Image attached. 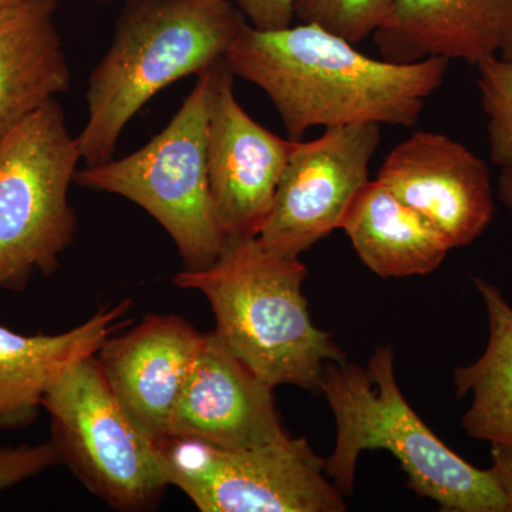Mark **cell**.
<instances>
[{"label":"cell","mask_w":512,"mask_h":512,"mask_svg":"<svg viewBox=\"0 0 512 512\" xmlns=\"http://www.w3.org/2000/svg\"><path fill=\"white\" fill-rule=\"evenodd\" d=\"M248 20L232 0H127L87 87L83 163L111 160L131 119L165 87L225 59Z\"/></svg>","instance_id":"277c9868"},{"label":"cell","mask_w":512,"mask_h":512,"mask_svg":"<svg viewBox=\"0 0 512 512\" xmlns=\"http://www.w3.org/2000/svg\"><path fill=\"white\" fill-rule=\"evenodd\" d=\"M491 460L493 466L490 471L497 481L498 487L503 491L508 504V512H512V444H491Z\"/></svg>","instance_id":"603a6c76"},{"label":"cell","mask_w":512,"mask_h":512,"mask_svg":"<svg viewBox=\"0 0 512 512\" xmlns=\"http://www.w3.org/2000/svg\"><path fill=\"white\" fill-rule=\"evenodd\" d=\"M234 79L222 59L208 119V177L225 238L258 237L296 141L252 119L235 97Z\"/></svg>","instance_id":"30bf717a"},{"label":"cell","mask_w":512,"mask_h":512,"mask_svg":"<svg viewBox=\"0 0 512 512\" xmlns=\"http://www.w3.org/2000/svg\"><path fill=\"white\" fill-rule=\"evenodd\" d=\"M474 285L487 311L488 342L476 362L454 370L457 397H473L461 427L471 439L512 444V306L485 279Z\"/></svg>","instance_id":"ac0fdd59"},{"label":"cell","mask_w":512,"mask_h":512,"mask_svg":"<svg viewBox=\"0 0 512 512\" xmlns=\"http://www.w3.org/2000/svg\"><path fill=\"white\" fill-rule=\"evenodd\" d=\"M306 276L301 259L269 251L258 237H227L210 266L185 268L173 282L207 298L215 333L259 379L318 392L326 363L346 355L313 323Z\"/></svg>","instance_id":"3957f363"},{"label":"cell","mask_w":512,"mask_h":512,"mask_svg":"<svg viewBox=\"0 0 512 512\" xmlns=\"http://www.w3.org/2000/svg\"><path fill=\"white\" fill-rule=\"evenodd\" d=\"M60 463L62 461L52 441L36 446H0V491L39 476Z\"/></svg>","instance_id":"44dd1931"},{"label":"cell","mask_w":512,"mask_h":512,"mask_svg":"<svg viewBox=\"0 0 512 512\" xmlns=\"http://www.w3.org/2000/svg\"><path fill=\"white\" fill-rule=\"evenodd\" d=\"M355 46L308 23L274 30L247 23L224 60L234 76L269 97L293 141L313 127H413L443 86L450 62L394 63Z\"/></svg>","instance_id":"6da1fadb"},{"label":"cell","mask_w":512,"mask_h":512,"mask_svg":"<svg viewBox=\"0 0 512 512\" xmlns=\"http://www.w3.org/2000/svg\"><path fill=\"white\" fill-rule=\"evenodd\" d=\"M92 2H109V0H92Z\"/></svg>","instance_id":"484cf974"},{"label":"cell","mask_w":512,"mask_h":512,"mask_svg":"<svg viewBox=\"0 0 512 512\" xmlns=\"http://www.w3.org/2000/svg\"><path fill=\"white\" fill-rule=\"evenodd\" d=\"M56 10V0H23L0 10V141L70 89Z\"/></svg>","instance_id":"2e32d148"},{"label":"cell","mask_w":512,"mask_h":512,"mask_svg":"<svg viewBox=\"0 0 512 512\" xmlns=\"http://www.w3.org/2000/svg\"><path fill=\"white\" fill-rule=\"evenodd\" d=\"M477 69L491 160L512 171V56L485 60Z\"/></svg>","instance_id":"ffe728a7"},{"label":"cell","mask_w":512,"mask_h":512,"mask_svg":"<svg viewBox=\"0 0 512 512\" xmlns=\"http://www.w3.org/2000/svg\"><path fill=\"white\" fill-rule=\"evenodd\" d=\"M380 127H330L315 140L296 141L258 234L262 247L299 258L340 228L357 192L370 180V164L382 143Z\"/></svg>","instance_id":"9c48e42d"},{"label":"cell","mask_w":512,"mask_h":512,"mask_svg":"<svg viewBox=\"0 0 512 512\" xmlns=\"http://www.w3.org/2000/svg\"><path fill=\"white\" fill-rule=\"evenodd\" d=\"M204 336L177 315H147L124 335H111L96 353L111 392L150 439L160 443Z\"/></svg>","instance_id":"4fadbf2b"},{"label":"cell","mask_w":512,"mask_h":512,"mask_svg":"<svg viewBox=\"0 0 512 512\" xmlns=\"http://www.w3.org/2000/svg\"><path fill=\"white\" fill-rule=\"evenodd\" d=\"M288 434L276 410L274 387L239 360L215 330L205 333L165 439L235 450L264 446Z\"/></svg>","instance_id":"7c38bea8"},{"label":"cell","mask_w":512,"mask_h":512,"mask_svg":"<svg viewBox=\"0 0 512 512\" xmlns=\"http://www.w3.org/2000/svg\"><path fill=\"white\" fill-rule=\"evenodd\" d=\"M376 178L429 220L451 249L473 244L493 221L490 168L446 134L416 131L384 158Z\"/></svg>","instance_id":"8fae6325"},{"label":"cell","mask_w":512,"mask_h":512,"mask_svg":"<svg viewBox=\"0 0 512 512\" xmlns=\"http://www.w3.org/2000/svg\"><path fill=\"white\" fill-rule=\"evenodd\" d=\"M133 302L101 309L82 325L57 335H23L0 325V431L29 427L49 387L86 357L96 355L123 328Z\"/></svg>","instance_id":"9a60e30c"},{"label":"cell","mask_w":512,"mask_h":512,"mask_svg":"<svg viewBox=\"0 0 512 512\" xmlns=\"http://www.w3.org/2000/svg\"><path fill=\"white\" fill-rule=\"evenodd\" d=\"M339 229L360 261L384 279L429 275L451 249L429 220L377 178L357 192Z\"/></svg>","instance_id":"e0dca14e"},{"label":"cell","mask_w":512,"mask_h":512,"mask_svg":"<svg viewBox=\"0 0 512 512\" xmlns=\"http://www.w3.org/2000/svg\"><path fill=\"white\" fill-rule=\"evenodd\" d=\"M60 461L84 487L123 512L158 507L167 490L158 444L111 392L96 355L69 367L43 399Z\"/></svg>","instance_id":"52a82bcc"},{"label":"cell","mask_w":512,"mask_h":512,"mask_svg":"<svg viewBox=\"0 0 512 512\" xmlns=\"http://www.w3.org/2000/svg\"><path fill=\"white\" fill-rule=\"evenodd\" d=\"M318 392L336 421L326 476L343 497L355 490L360 454L386 450L399 461L414 494L436 501L441 511L508 512L491 471L454 453L407 402L394 373L392 346H377L366 366L348 359L326 363Z\"/></svg>","instance_id":"7a4b0ae2"},{"label":"cell","mask_w":512,"mask_h":512,"mask_svg":"<svg viewBox=\"0 0 512 512\" xmlns=\"http://www.w3.org/2000/svg\"><path fill=\"white\" fill-rule=\"evenodd\" d=\"M373 39L389 62L439 57L477 67L512 56V0H396Z\"/></svg>","instance_id":"5bb4252c"},{"label":"cell","mask_w":512,"mask_h":512,"mask_svg":"<svg viewBox=\"0 0 512 512\" xmlns=\"http://www.w3.org/2000/svg\"><path fill=\"white\" fill-rule=\"evenodd\" d=\"M252 28H288L295 20V0H232Z\"/></svg>","instance_id":"7402d4cb"},{"label":"cell","mask_w":512,"mask_h":512,"mask_svg":"<svg viewBox=\"0 0 512 512\" xmlns=\"http://www.w3.org/2000/svg\"><path fill=\"white\" fill-rule=\"evenodd\" d=\"M168 484L202 512H343L345 497L305 437L251 448L200 441L158 443Z\"/></svg>","instance_id":"ba28073f"},{"label":"cell","mask_w":512,"mask_h":512,"mask_svg":"<svg viewBox=\"0 0 512 512\" xmlns=\"http://www.w3.org/2000/svg\"><path fill=\"white\" fill-rule=\"evenodd\" d=\"M218 63L198 74L181 109L150 143L120 160L86 165L74 177L80 187L119 195L148 212L173 239L187 269L210 266L225 241L207 158Z\"/></svg>","instance_id":"5b68a950"},{"label":"cell","mask_w":512,"mask_h":512,"mask_svg":"<svg viewBox=\"0 0 512 512\" xmlns=\"http://www.w3.org/2000/svg\"><path fill=\"white\" fill-rule=\"evenodd\" d=\"M396 0H295V19L359 45L389 18Z\"/></svg>","instance_id":"d6986e66"},{"label":"cell","mask_w":512,"mask_h":512,"mask_svg":"<svg viewBox=\"0 0 512 512\" xmlns=\"http://www.w3.org/2000/svg\"><path fill=\"white\" fill-rule=\"evenodd\" d=\"M22 2L23 0H0V10L12 8Z\"/></svg>","instance_id":"d4e9b609"},{"label":"cell","mask_w":512,"mask_h":512,"mask_svg":"<svg viewBox=\"0 0 512 512\" xmlns=\"http://www.w3.org/2000/svg\"><path fill=\"white\" fill-rule=\"evenodd\" d=\"M498 198L512 211V171L501 170L498 177Z\"/></svg>","instance_id":"cb8c5ba5"},{"label":"cell","mask_w":512,"mask_h":512,"mask_svg":"<svg viewBox=\"0 0 512 512\" xmlns=\"http://www.w3.org/2000/svg\"><path fill=\"white\" fill-rule=\"evenodd\" d=\"M82 160L59 101H47L0 141V289L22 292L50 275L73 244L69 202Z\"/></svg>","instance_id":"8992f818"}]
</instances>
